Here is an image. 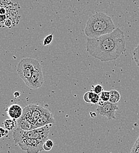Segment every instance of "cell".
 <instances>
[{"mask_svg": "<svg viewBox=\"0 0 139 153\" xmlns=\"http://www.w3.org/2000/svg\"><path fill=\"white\" fill-rule=\"evenodd\" d=\"M44 82V78L40 62L38 64L31 76L27 86L31 89H38Z\"/></svg>", "mask_w": 139, "mask_h": 153, "instance_id": "obj_8", "label": "cell"}, {"mask_svg": "<svg viewBox=\"0 0 139 153\" xmlns=\"http://www.w3.org/2000/svg\"><path fill=\"white\" fill-rule=\"evenodd\" d=\"M95 95V93L92 91L86 92L83 96V100L85 102L88 103H91V100L93 97Z\"/></svg>", "mask_w": 139, "mask_h": 153, "instance_id": "obj_15", "label": "cell"}, {"mask_svg": "<svg viewBox=\"0 0 139 153\" xmlns=\"http://www.w3.org/2000/svg\"><path fill=\"white\" fill-rule=\"evenodd\" d=\"M110 92V96L109 101L113 104H116L119 102L120 98H121L119 93L116 90H111Z\"/></svg>", "mask_w": 139, "mask_h": 153, "instance_id": "obj_12", "label": "cell"}, {"mask_svg": "<svg viewBox=\"0 0 139 153\" xmlns=\"http://www.w3.org/2000/svg\"><path fill=\"white\" fill-rule=\"evenodd\" d=\"M23 110L20 105L17 104H13L9 106L7 110L8 116L11 119H19L21 117Z\"/></svg>", "mask_w": 139, "mask_h": 153, "instance_id": "obj_10", "label": "cell"}, {"mask_svg": "<svg viewBox=\"0 0 139 153\" xmlns=\"http://www.w3.org/2000/svg\"><path fill=\"white\" fill-rule=\"evenodd\" d=\"M130 153H139V136L134 143Z\"/></svg>", "mask_w": 139, "mask_h": 153, "instance_id": "obj_20", "label": "cell"}, {"mask_svg": "<svg viewBox=\"0 0 139 153\" xmlns=\"http://www.w3.org/2000/svg\"><path fill=\"white\" fill-rule=\"evenodd\" d=\"M48 136L40 138H24L17 143L20 148L27 153H39L43 150V146L47 140Z\"/></svg>", "mask_w": 139, "mask_h": 153, "instance_id": "obj_5", "label": "cell"}, {"mask_svg": "<svg viewBox=\"0 0 139 153\" xmlns=\"http://www.w3.org/2000/svg\"><path fill=\"white\" fill-rule=\"evenodd\" d=\"M17 123L19 124V127H20V128L24 130L29 131L35 129V124L31 123L30 121L26 119L25 118H24L23 116H21L20 118H19Z\"/></svg>", "mask_w": 139, "mask_h": 153, "instance_id": "obj_11", "label": "cell"}, {"mask_svg": "<svg viewBox=\"0 0 139 153\" xmlns=\"http://www.w3.org/2000/svg\"><path fill=\"white\" fill-rule=\"evenodd\" d=\"M16 123H17V121H16L15 119H11V118L7 119L5 120V121L4 122V127L6 130L8 131L12 130L15 127Z\"/></svg>", "mask_w": 139, "mask_h": 153, "instance_id": "obj_13", "label": "cell"}, {"mask_svg": "<svg viewBox=\"0 0 139 153\" xmlns=\"http://www.w3.org/2000/svg\"><path fill=\"white\" fill-rule=\"evenodd\" d=\"M53 142L52 141V140H47L45 143L44 144L43 146V150L45 151H50L52 149V148L53 147Z\"/></svg>", "mask_w": 139, "mask_h": 153, "instance_id": "obj_16", "label": "cell"}, {"mask_svg": "<svg viewBox=\"0 0 139 153\" xmlns=\"http://www.w3.org/2000/svg\"><path fill=\"white\" fill-rule=\"evenodd\" d=\"M20 93L19 92V91H16V92H15L14 93V97H16V98H17V97H19V96H20Z\"/></svg>", "mask_w": 139, "mask_h": 153, "instance_id": "obj_24", "label": "cell"}, {"mask_svg": "<svg viewBox=\"0 0 139 153\" xmlns=\"http://www.w3.org/2000/svg\"><path fill=\"white\" fill-rule=\"evenodd\" d=\"M1 130H0V131H1V137H2L3 136H4L5 134H8V130H4L2 128H0Z\"/></svg>", "mask_w": 139, "mask_h": 153, "instance_id": "obj_22", "label": "cell"}, {"mask_svg": "<svg viewBox=\"0 0 139 153\" xmlns=\"http://www.w3.org/2000/svg\"><path fill=\"white\" fill-rule=\"evenodd\" d=\"M118 110V105L110 101H107L103 105H98L97 111L99 114L106 117L108 120H111L116 119V113Z\"/></svg>", "mask_w": 139, "mask_h": 153, "instance_id": "obj_7", "label": "cell"}, {"mask_svg": "<svg viewBox=\"0 0 139 153\" xmlns=\"http://www.w3.org/2000/svg\"><path fill=\"white\" fill-rule=\"evenodd\" d=\"M92 91L97 94H100L103 91V87L101 85H96L95 86H92Z\"/></svg>", "mask_w": 139, "mask_h": 153, "instance_id": "obj_19", "label": "cell"}, {"mask_svg": "<svg viewBox=\"0 0 139 153\" xmlns=\"http://www.w3.org/2000/svg\"><path fill=\"white\" fill-rule=\"evenodd\" d=\"M86 51L91 56L102 62L116 60L125 51L124 34L119 28H117L111 33L88 38Z\"/></svg>", "mask_w": 139, "mask_h": 153, "instance_id": "obj_1", "label": "cell"}, {"mask_svg": "<svg viewBox=\"0 0 139 153\" xmlns=\"http://www.w3.org/2000/svg\"><path fill=\"white\" fill-rule=\"evenodd\" d=\"M132 53L134 61L136 62V65L139 67V44L137 47L133 51Z\"/></svg>", "mask_w": 139, "mask_h": 153, "instance_id": "obj_14", "label": "cell"}, {"mask_svg": "<svg viewBox=\"0 0 139 153\" xmlns=\"http://www.w3.org/2000/svg\"><path fill=\"white\" fill-rule=\"evenodd\" d=\"M39 63L38 60L32 58H23L19 62L17 69V73L27 85Z\"/></svg>", "mask_w": 139, "mask_h": 153, "instance_id": "obj_3", "label": "cell"}, {"mask_svg": "<svg viewBox=\"0 0 139 153\" xmlns=\"http://www.w3.org/2000/svg\"><path fill=\"white\" fill-rule=\"evenodd\" d=\"M116 29L115 25L110 16L98 12L88 19L84 33L88 38H95L111 33Z\"/></svg>", "mask_w": 139, "mask_h": 153, "instance_id": "obj_2", "label": "cell"}, {"mask_svg": "<svg viewBox=\"0 0 139 153\" xmlns=\"http://www.w3.org/2000/svg\"><path fill=\"white\" fill-rule=\"evenodd\" d=\"M110 92L107 91H103L100 94V99L103 100L105 102L109 101L110 100Z\"/></svg>", "mask_w": 139, "mask_h": 153, "instance_id": "obj_17", "label": "cell"}, {"mask_svg": "<svg viewBox=\"0 0 139 153\" xmlns=\"http://www.w3.org/2000/svg\"><path fill=\"white\" fill-rule=\"evenodd\" d=\"M44 107L37 104H30L23 109V116L35 125V123L40 118Z\"/></svg>", "mask_w": 139, "mask_h": 153, "instance_id": "obj_6", "label": "cell"}, {"mask_svg": "<svg viewBox=\"0 0 139 153\" xmlns=\"http://www.w3.org/2000/svg\"><path fill=\"white\" fill-rule=\"evenodd\" d=\"M99 100H100V96L99 94L95 93V95L93 97L91 100V103L93 104H96L99 102Z\"/></svg>", "mask_w": 139, "mask_h": 153, "instance_id": "obj_21", "label": "cell"}, {"mask_svg": "<svg viewBox=\"0 0 139 153\" xmlns=\"http://www.w3.org/2000/svg\"><path fill=\"white\" fill-rule=\"evenodd\" d=\"M51 126L52 124H49L29 131L24 130L18 127L13 131L14 141L17 144L19 141L24 138L36 139L43 136H48L50 131V126Z\"/></svg>", "mask_w": 139, "mask_h": 153, "instance_id": "obj_4", "label": "cell"}, {"mask_svg": "<svg viewBox=\"0 0 139 153\" xmlns=\"http://www.w3.org/2000/svg\"><path fill=\"white\" fill-rule=\"evenodd\" d=\"M53 34H49L47 36H46L43 41V45L46 46V45H49V44H50L53 41Z\"/></svg>", "mask_w": 139, "mask_h": 153, "instance_id": "obj_18", "label": "cell"}, {"mask_svg": "<svg viewBox=\"0 0 139 153\" xmlns=\"http://www.w3.org/2000/svg\"><path fill=\"white\" fill-rule=\"evenodd\" d=\"M89 114L91 115V116L92 118L96 117V116H97V114H96V113H95V112H91Z\"/></svg>", "mask_w": 139, "mask_h": 153, "instance_id": "obj_23", "label": "cell"}, {"mask_svg": "<svg viewBox=\"0 0 139 153\" xmlns=\"http://www.w3.org/2000/svg\"><path fill=\"white\" fill-rule=\"evenodd\" d=\"M55 120L52 113L47 109L44 108L40 118L35 123V128L43 127L47 125L55 123Z\"/></svg>", "mask_w": 139, "mask_h": 153, "instance_id": "obj_9", "label": "cell"}]
</instances>
